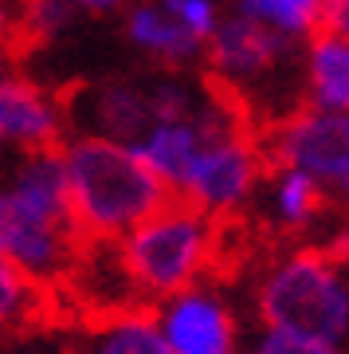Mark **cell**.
<instances>
[{
  "mask_svg": "<svg viewBox=\"0 0 349 354\" xmlns=\"http://www.w3.org/2000/svg\"><path fill=\"white\" fill-rule=\"evenodd\" d=\"M71 138V106L39 79L0 67V158L59 150Z\"/></svg>",
  "mask_w": 349,
  "mask_h": 354,
  "instance_id": "30bf717a",
  "label": "cell"
},
{
  "mask_svg": "<svg viewBox=\"0 0 349 354\" xmlns=\"http://www.w3.org/2000/svg\"><path fill=\"white\" fill-rule=\"evenodd\" d=\"M204 79L236 106L251 127L271 130L306 106L302 91V44L279 36L271 28L243 20L228 8L208 51H204Z\"/></svg>",
  "mask_w": 349,
  "mask_h": 354,
  "instance_id": "7a4b0ae2",
  "label": "cell"
},
{
  "mask_svg": "<svg viewBox=\"0 0 349 354\" xmlns=\"http://www.w3.org/2000/svg\"><path fill=\"white\" fill-rule=\"evenodd\" d=\"M79 20L71 0H20V36L24 39H59Z\"/></svg>",
  "mask_w": 349,
  "mask_h": 354,
  "instance_id": "d6986e66",
  "label": "cell"
},
{
  "mask_svg": "<svg viewBox=\"0 0 349 354\" xmlns=\"http://www.w3.org/2000/svg\"><path fill=\"white\" fill-rule=\"evenodd\" d=\"M318 248L326 256H334L337 264L349 268V209H334L330 213V221L318 232Z\"/></svg>",
  "mask_w": 349,
  "mask_h": 354,
  "instance_id": "44dd1931",
  "label": "cell"
},
{
  "mask_svg": "<svg viewBox=\"0 0 349 354\" xmlns=\"http://www.w3.org/2000/svg\"><path fill=\"white\" fill-rule=\"evenodd\" d=\"M20 39V0H0V67Z\"/></svg>",
  "mask_w": 349,
  "mask_h": 354,
  "instance_id": "7402d4cb",
  "label": "cell"
},
{
  "mask_svg": "<svg viewBox=\"0 0 349 354\" xmlns=\"http://www.w3.org/2000/svg\"><path fill=\"white\" fill-rule=\"evenodd\" d=\"M248 354H349V346H337V342L306 335V330L255 327L248 339Z\"/></svg>",
  "mask_w": 349,
  "mask_h": 354,
  "instance_id": "ac0fdd59",
  "label": "cell"
},
{
  "mask_svg": "<svg viewBox=\"0 0 349 354\" xmlns=\"http://www.w3.org/2000/svg\"><path fill=\"white\" fill-rule=\"evenodd\" d=\"M161 4H165V12L173 16L188 36H197L200 44H208L220 32V24L228 20L220 0H161Z\"/></svg>",
  "mask_w": 349,
  "mask_h": 354,
  "instance_id": "ffe728a7",
  "label": "cell"
},
{
  "mask_svg": "<svg viewBox=\"0 0 349 354\" xmlns=\"http://www.w3.org/2000/svg\"><path fill=\"white\" fill-rule=\"evenodd\" d=\"M271 165H290L326 193L334 209H349V114L299 106L263 130Z\"/></svg>",
  "mask_w": 349,
  "mask_h": 354,
  "instance_id": "ba28073f",
  "label": "cell"
},
{
  "mask_svg": "<svg viewBox=\"0 0 349 354\" xmlns=\"http://www.w3.org/2000/svg\"><path fill=\"white\" fill-rule=\"evenodd\" d=\"M59 150L0 158V256L59 291L83 252Z\"/></svg>",
  "mask_w": 349,
  "mask_h": 354,
  "instance_id": "6da1fadb",
  "label": "cell"
},
{
  "mask_svg": "<svg viewBox=\"0 0 349 354\" xmlns=\"http://www.w3.org/2000/svg\"><path fill=\"white\" fill-rule=\"evenodd\" d=\"M0 354H28V351L20 346V342H12V346H0Z\"/></svg>",
  "mask_w": 349,
  "mask_h": 354,
  "instance_id": "d4e9b609",
  "label": "cell"
},
{
  "mask_svg": "<svg viewBox=\"0 0 349 354\" xmlns=\"http://www.w3.org/2000/svg\"><path fill=\"white\" fill-rule=\"evenodd\" d=\"M51 295L55 291L36 283L8 256H0V346H8V342L39 330V323L48 319Z\"/></svg>",
  "mask_w": 349,
  "mask_h": 354,
  "instance_id": "2e32d148",
  "label": "cell"
},
{
  "mask_svg": "<svg viewBox=\"0 0 349 354\" xmlns=\"http://www.w3.org/2000/svg\"><path fill=\"white\" fill-rule=\"evenodd\" d=\"M251 209L259 216V225L267 232H275V236H283V241L318 236L322 225L330 221V213H334L326 193L306 174L290 169V165H271V174H267Z\"/></svg>",
  "mask_w": 349,
  "mask_h": 354,
  "instance_id": "7c38bea8",
  "label": "cell"
},
{
  "mask_svg": "<svg viewBox=\"0 0 349 354\" xmlns=\"http://www.w3.org/2000/svg\"><path fill=\"white\" fill-rule=\"evenodd\" d=\"M251 315L255 327L306 330L349 346V268L318 244L283 248L251 279Z\"/></svg>",
  "mask_w": 349,
  "mask_h": 354,
  "instance_id": "277c9868",
  "label": "cell"
},
{
  "mask_svg": "<svg viewBox=\"0 0 349 354\" xmlns=\"http://www.w3.org/2000/svg\"><path fill=\"white\" fill-rule=\"evenodd\" d=\"M322 32L326 36H337V39H349V0H326Z\"/></svg>",
  "mask_w": 349,
  "mask_h": 354,
  "instance_id": "603a6c76",
  "label": "cell"
},
{
  "mask_svg": "<svg viewBox=\"0 0 349 354\" xmlns=\"http://www.w3.org/2000/svg\"><path fill=\"white\" fill-rule=\"evenodd\" d=\"M122 36L146 64H153V71H192V67H204L208 44L188 36L185 28L165 12L161 0H137L134 8L122 16Z\"/></svg>",
  "mask_w": 349,
  "mask_h": 354,
  "instance_id": "4fadbf2b",
  "label": "cell"
},
{
  "mask_svg": "<svg viewBox=\"0 0 349 354\" xmlns=\"http://www.w3.org/2000/svg\"><path fill=\"white\" fill-rule=\"evenodd\" d=\"M63 295L83 307L87 319H110L126 311H141L146 299L137 291L134 276L122 260V248L114 241H87L79 252L71 276L63 279Z\"/></svg>",
  "mask_w": 349,
  "mask_h": 354,
  "instance_id": "8fae6325",
  "label": "cell"
},
{
  "mask_svg": "<svg viewBox=\"0 0 349 354\" xmlns=\"http://www.w3.org/2000/svg\"><path fill=\"white\" fill-rule=\"evenodd\" d=\"M134 4L137 0H71V8L79 16H90V20H99V16H126Z\"/></svg>",
  "mask_w": 349,
  "mask_h": 354,
  "instance_id": "cb8c5ba5",
  "label": "cell"
},
{
  "mask_svg": "<svg viewBox=\"0 0 349 354\" xmlns=\"http://www.w3.org/2000/svg\"><path fill=\"white\" fill-rule=\"evenodd\" d=\"M267 174H271V158H267L263 134L243 114H236L208 134L173 197L208 213L212 221H228L255 205Z\"/></svg>",
  "mask_w": 349,
  "mask_h": 354,
  "instance_id": "52a82bcc",
  "label": "cell"
},
{
  "mask_svg": "<svg viewBox=\"0 0 349 354\" xmlns=\"http://www.w3.org/2000/svg\"><path fill=\"white\" fill-rule=\"evenodd\" d=\"M71 354H169L150 307L110 319H87L71 339Z\"/></svg>",
  "mask_w": 349,
  "mask_h": 354,
  "instance_id": "5bb4252c",
  "label": "cell"
},
{
  "mask_svg": "<svg viewBox=\"0 0 349 354\" xmlns=\"http://www.w3.org/2000/svg\"><path fill=\"white\" fill-rule=\"evenodd\" d=\"M208 91V79L192 71H146V75H110L75 91L71 134H99L134 146L153 122L197 106Z\"/></svg>",
  "mask_w": 349,
  "mask_h": 354,
  "instance_id": "8992f818",
  "label": "cell"
},
{
  "mask_svg": "<svg viewBox=\"0 0 349 354\" xmlns=\"http://www.w3.org/2000/svg\"><path fill=\"white\" fill-rule=\"evenodd\" d=\"M118 248L146 307H153L212 279V268L220 264V221L173 197L122 236Z\"/></svg>",
  "mask_w": 349,
  "mask_h": 354,
  "instance_id": "5b68a950",
  "label": "cell"
},
{
  "mask_svg": "<svg viewBox=\"0 0 349 354\" xmlns=\"http://www.w3.org/2000/svg\"><path fill=\"white\" fill-rule=\"evenodd\" d=\"M326 0H232V12L271 28L295 44H310L322 32Z\"/></svg>",
  "mask_w": 349,
  "mask_h": 354,
  "instance_id": "e0dca14e",
  "label": "cell"
},
{
  "mask_svg": "<svg viewBox=\"0 0 349 354\" xmlns=\"http://www.w3.org/2000/svg\"><path fill=\"white\" fill-rule=\"evenodd\" d=\"M302 91L306 106L349 114V39L318 32L302 44Z\"/></svg>",
  "mask_w": 349,
  "mask_h": 354,
  "instance_id": "9a60e30c",
  "label": "cell"
},
{
  "mask_svg": "<svg viewBox=\"0 0 349 354\" xmlns=\"http://www.w3.org/2000/svg\"><path fill=\"white\" fill-rule=\"evenodd\" d=\"M67 189L83 241H122L150 221L173 193L153 177L134 146L99 134H71L59 146Z\"/></svg>",
  "mask_w": 349,
  "mask_h": 354,
  "instance_id": "3957f363",
  "label": "cell"
},
{
  "mask_svg": "<svg viewBox=\"0 0 349 354\" xmlns=\"http://www.w3.org/2000/svg\"><path fill=\"white\" fill-rule=\"evenodd\" d=\"M169 354H248V330L232 291L216 279L177 291L150 307Z\"/></svg>",
  "mask_w": 349,
  "mask_h": 354,
  "instance_id": "9c48e42d",
  "label": "cell"
}]
</instances>
